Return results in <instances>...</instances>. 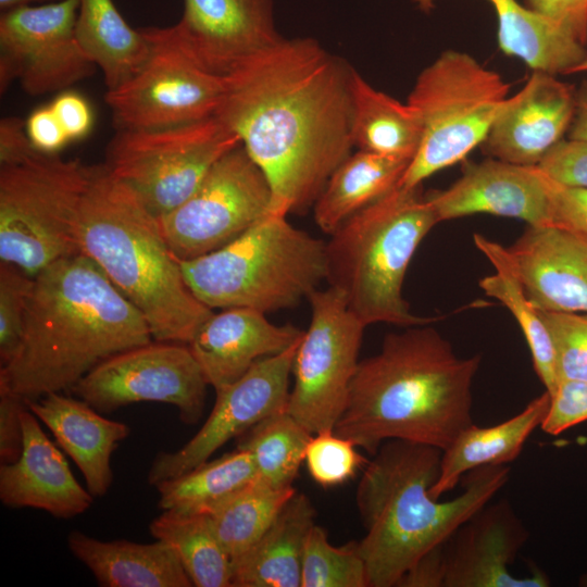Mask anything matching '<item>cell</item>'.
I'll return each mask as SVG.
<instances>
[{
	"label": "cell",
	"instance_id": "cell-1",
	"mask_svg": "<svg viewBox=\"0 0 587 587\" xmlns=\"http://www.w3.org/2000/svg\"><path fill=\"white\" fill-rule=\"evenodd\" d=\"M352 72L316 39L283 37L225 77L215 116L266 176L270 213L313 205L352 153Z\"/></svg>",
	"mask_w": 587,
	"mask_h": 587
},
{
	"label": "cell",
	"instance_id": "cell-2",
	"mask_svg": "<svg viewBox=\"0 0 587 587\" xmlns=\"http://www.w3.org/2000/svg\"><path fill=\"white\" fill-rule=\"evenodd\" d=\"M153 340L141 313L83 253L35 276L25 327L0 391L25 402L71 390L104 360Z\"/></svg>",
	"mask_w": 587,
	"mask_h": 587
},
{
	"label": "cell",
	"instance_id": "cell-3",
	"mask_svg": "<svg viewBox=\"0 0 587 587\" xmlns=\"http://www.w3.org/2000/svg\"><path fill=\"white\" fill-rule=\"evenodd\" d=\"M425 325L386 335L378 353L359 361L334 430L372 455L394 439L445 450L473 424L480 355L459 358Z\"/></svg>",
	"mask_w": 587,
	"mask_h": 587
},
{
	"label": "cell",
	"instance_id": "cell-4",
	"mask_svg": "<svg viewBox=\"0 0 587 587\" xmlns=\"http://www.w3.org/2000/svg\"><path fill=\"white\" fill-rule=\"evenodd\" d=\"M442 450L404 441L384 442L363 467L355 500L366 530L358 542L370 587H397L425 554L441 546L507 484L508 465L474 469L463 491L439 502L429 494Z\"/></svg>",
	"mask_w": 587,
	"mask_h": 587
},
{
	"label": "cell",
	"instance_id": "cell-5",
	"mask_svg": "<svg viewBox=\"0 0 587 587\" xmlns=\"http://www.w3.org/2000/svg\"><path fill=\"white\" fill-rule=\"evenodd\" d=\"M79 252L141 313L155 341L188 345L213 313L187 286L158 217L104 164L92 166L82 202Z\"/></svg>",
	"mask_w": 587,
	"mask_h": 587
},
{
	"label": "cell",
	"instance_id": "cell-6",
	"mask_svg": "<svg viewBox=\"0 0 587 587\" xmlns=\"http://www.w3.org/2000/svg\"><path fill=\"white\" fill-rule=\"evenodd\" d=\"M439 222L420 186L398 185L330 234L326 282L366 326L430 323L433 319L411 313L402 285L419 245Z\"/></svg>",
	"mask_w": 587,
	"mask_h": 587
},
{
	"label": "cell",
	"instance_id": "cell-7",
	"mask_svg": "<svg viewBox=\"0 0 587 587\" xmlns=\"http://www.w3.org/2000/svg\"><path fill=\"white\" fill-rule=\"evenodd\" d=\"M267 213L225 246L178 260L191 292L210 309L263 313L297 305L327 277L326 242Z\"/></svg>",
	"mask_w": 587,
	"mask_h": 587
},
{
	"label": "cell",
	"instance_id": "cell-8",
	"mask_svg": "<svg viewBox=\"0 0 587 587\" xmlns=\"http://www.w3.org/2000/svg\"><path fill=\"white\" fill-rule=\"evenodd\" d=\"M92 166L37 151L0 170V261L36 276L79 253V220Z\"/></svg>",
	"mask_w": 587,
	"mask_h": 587
},
{
	"label": "cell",
	"instance_id": "cell-9",
	"mask_svg": "<svg viewBox=\"0 0 587 587\" xmlns=\"http://www.w3.org/2000/svg\"><path fill=\"white\" fill-rule=\"evenodd\" d=\"M509 88L497 72L465 52L446 50L427 65L407 100L421 121L422 141L399 186L419 187L482 145Z\"/></svg>",
	"mask_w": 587,
	"mask_h": 587
},
{
	"label": "cell",
	"instance_id": "cell-10",
	"mask_svg": "<svg viewBox=\"0 0 587 587\" xmlns=\"http://www.w3.org/2000/svg\"><path fill=\"white\" fill-rule=\"evenodd\" d=\"M241 145L217 116L160 129H117L104 166L157 217L182 204L212 165Z\"/></svg>",
	"mask_w": 587,
	"mask_h": 587
},
{
	"label": "cell",
	"instance_id": "cell-11",
	"mask_svg": "<svg viewBox=\"0 0 587 587\" xmlns=\"http://www.w3.org/2000/svg\"><path fill=\"white\" fill-rule=\"evenodd\" d=\"M149 53L140 68L104 97L116 129H160L215 116L225 78L183 48L171 27L142 28Z\"/></svg>",
	"mask_w": 587,
	"mask_h": 587
},
{
	"label": "cell",
	"instance_id": "cell-12",
	"mask_svg": "<svg viewBox=\"0 0 587 587\" xmlns=\"http://www.w3.org/2000/svg\"><path fill=\"white\" fill-rule=\"evenodd\" d=\"M308 300L311 320L295 354L287 412L313 435L334 429L346 408L366 325L332 286Z\"/></svg>",
	"mask_w": 587,
	"mask_h": 587
},
{
	"label": "cell",
	"instance_id": "cell-13",
	"mask_svg": "<svg viewBox=\"0 0 587 587\" xmlns=\"http://www.w3.org/2000/svg\"><path fill=\"white\" fill-rule=\"evenodd\" d=\"M271 200L266 176L239 145L212 165L182 204L158 221L175 257L190 260L240 236L268 213Z\"/></svg>",
	"mask_w": 587,
	"mask_h": 587
},
{
	"label": "cell",
	"instance_id": "cell-14",
	"mask_svg": "<svg viewBox=\"0 0 587 587\" xmlns=\"http://www.w3.org/2000/svg\"><path fill=\"white\" fill-rule=\"evenodd\" d=\"M187 344L153 340L104 360L71 391L100 413L137 402L176 407L185 424L202 416L208 383Z\"/></svg>",
	"mask_w": 587,
	"mask_h": 587
},
{
	"label": "cell",
	"instance_id": "cell-15",
	"mask_svg": "<svg viewBox=\"0 0 587 587\" xmlns=\"http://www.w3.org/2000/svg\"><path fill=\"white\" fill-rule=\"evenodd\" d=\"M78 8L79 0H62L1 13V93L13 82L30 96L63 91L95 74L75 33Z\"/></svg>",
	"mask_w": 587,
	"mask_h": 587
},
{
	"label": "cell",
	"instance_id": "cell-16",
	"mask_svg": "<svg viewBox=\"0 0 587 587\" xmlns=\"http://www.w3.org/2000/svg\"><path fill=\"white\" fill-rule=\"evenodd\" d=\"M300 339L285 351L261 359L239 379L215 391L216 401L205 423L182 448L160 452L154 458L148 482L155 486L192 470L230 439L238 438L267 416L286 411Z\"/></svg>",
	"mask_w": 587,
	"mask_h": 587
},
{
	"label": "cell",
	"instance_id": "cell-17",
	"mask_svg": "<svg viewBox=\"0 0 587 587\" xmlns=\"http://www.w3.org/2000/svg\"><path fill=\"white\" fill-rule=\"evenodd\" d=\"M529 533L507 499L489 501L439 547L442 587H546L540 570L516 577L510 570Z\"/></svg>",
	"mask_w": 587,
	"mask_h": 587
},
{
	"label": "cell",
	"instance_id": "cell-18",
	"mask_svg": "<svg viewBox=\"0 0 587 587\" xmlns=\"http://www.w3.org/2000/svg\"><path fill=\"white\" fill-rule=\"evenodd\" d=\"M172 28L201 66L224 78L283 38L274 0H184L183 15Z\"/></svg>",
	"mask_w": 587,
	"mask_h": 587
},
{
	"label": "cell",
	"instance_id": "cell-19",
	"mask_svg": "<svg viewBox=\"0 0 587 587\" xmlns=\"http://www.w3.org/2000/svg\"><path fill=\"white\" fill-rule=\"evenodd\" d=\"M549 188L550 177L538 165L488 158L467 163L458 180L426 199L440 222L487 213L550 226Z\"/></svg>",
	"mask_w": 587,
	"mask_h": 587
},
{
	"label": "cell",
	"instance_id": "cell-20",
	"mask_svg": "<svg viewBox=\"0 0 587 587\" xmlns=\"http://www.w3.org/2000/svg\"><path fill=\"white\" fill-rule=\"evenodd\" d=\"M575 93L555 75L533 71L522 89L507 99L480 145L483 151L509 163L538 165L569 133Z\"/></svg>",
	"mask_w": 587,
	"mask_h": 587
},
{
	"label": "cell",
	"instance_id": "cell-21",
	"mask_svg": "<svg viewBox=\"0 0 587 587\" xmlns=\"http://www.w3.org/2000/svg\"><path fill=\"white\" fill-rule=\"evenodd\" d=\"M523 289L539 311L587 313V239L528 225L508 248Z\"/></svg>",
	"mask_w": 587,
	"mask_h": 587
},
{
	"label": "cell",
	"instance_id": "cell-22",
	"mask_svg": "<svg viewBox=\"0 0 587 587\" xmlns=\"http://www.w3.org/2000/svg\"><path fill=\"white\" fill-rule=\"evenodd\" d=\"M292 325H275L266 313L228 308L212 313L188 342L208 385L218 391L246 374L261 359L278 354L303 335Z\"/></svg>",
	"mask_w": 587,
	"mask_h": 587
},
{
	"label": "cell",
	"instance_id": "cell-23",
	"mask_svg": "<svg viewBox=\"0 0 587 587\" xmlns=\"http://www.w3.org/2000/svg\"><path fill=\"white\" fill-rule=\"evenodd\" d=\"M28 408L21 412L20 458L0 466V499L11 508H35L60 519L87 511L93 496L74 477L67 461Z\"/></svg>",
	"mask_w": 587,
	"mask_h": 587
},
{
	"label": "cell",
	"instance_id": "cell-24",
	"mask_svg": "<svg viewBox=\"0 0 587 587\" xmlns=\"http://www.w3.org/2000/svg\"><path fill=\"white\" fill-rule=\"evenodd\" d=\"M72 458L93 498L103 497L113 480L111 457L129 435L122 422L103 417L83 399L51 392L26 402Z\"/></svg>",
	"mask_w": 587,
	"mask_h": 587
},
{
	"label": "cell",
	"instance_id": "cell-25",
	"mask_svg": "<svg viewBox=\"0 0 587 587\" xmlns=\"http://www.w3.org/2000/svg\"><path fill=\"white\" fill-rule=\"evenodd\" d=\"M71 552L104 587L193 586L174 549L163 540L137 544L102 541L82 532L67 536Z\"/></svg>",
	"mask_w": 587,
	"mask_h": 587
},
{
	"label": "cell",
	"instance_id": "cell-26",
	"mask_svg": "<svg viewBox=\"0 0 587 587\" xmlns=\"http://www.w3.org/2000/svg\"><path fill=\"white\" fill-rule=\"evenodd\" d=\"M314 516L310 499L296 491L258 541L232 559V587H301L303 547Z\"/></svg>",
	"mask_w": 587,
	"mask_h": 587
},
{
	"label": "cell",
	"instance_id": "cell-27",
	"mask_svg": "<svg viewBox=\"0 0 587 587\" xmlns=\"http://www.w3.org/2000/svg\"><path fill=\"white\" fill-rule=\"evenodd\" d=\"M423 12L436 0H411ZM498 21L499 47L533 71L570 75L587 57L585 46L558 24L517 0H487Z\"/></svg>",
	"mask_w": 587,
	"mask_h": 587
},
{
	"label": "cell",
	"instance_id": "cell-28",
	"mask_svg": "<svg viewBox=\"0 0 587 587\" xmlns=\"http://www.w3.org/2000/svg\"><path fill=\"white\" fill-rule=\"evenodd\" d=\"M549 403L550 395L546 390L522 412L502 423L486 427L473 423L464 428L450 446L442 450L439 475L429 488V494L439 499L452 490L470 471L513 462L521 454L532 433L540 426Z\"/></svg>",
	"mask_w": 587,
	"mask_h": 587
},
{
	"label": "cell",
	"instance_id": "cell-29",
	"mask_svg": "<svg viewBox=\"0 0 587 587\" xmlns=\"http://www.w3.org/2000/svg\"><path fill=\"white\" fill-rule=\"evenodd\" d=\"M351 138L358 150L411 162L422 141V125L408 102L375 89L353 68Z\"/></svg>",
	"mask_w": 587,
	"mask_h": 587
},
{
	"label": "cell",
	"instance_id": "cell-30",
	"mask_svg": "<svg viewBox=\"0 0 587 587\" xmlns=\"http://www.w3.org/2000/svg\"><path fill=\"white\" fill-rule=\"evenodd\" d=\"M410 162L358 150L332 173L315 200L316 225L330 235L346 220L396 188Z\"/></svg>",
	"mask_w": 587,
	"mask_h": 587
},
{
	"label": "cell",
	"instance_id": "cell-31",
	"mask_svg": "<svg viewBox=\"0 0 587 587\" xmlns=\"http://www.w3.org/2000/svg\"><path fill=\"white\" fill-rule=\"evenodd\" d=\"M75 33L86 55L101 70L108 90L127 82L149 53L142 28L129 26L113 0H79Z\"/></svg>",
	"mask_w": 587,
	"mask_h": 587
},
{
	"label": "cell",
	"instance_id": "cell-32",
	"mask_svg": "<svg viewBox=\"0 0 587 587\" xmlns=\"http://www.w3.org/2000/svg\"><path fill=\"white\" fill-rule=\"evenodd\" d=\"M474 242L495 267L496 273L479 280L484 292L500 301L515 317L530 350L535 372L551 395L558 375L550 334L538 312L527 298L508 248L483 235L475 234Z\"/></svg>",
	"mask_w": 587,
	"mask_h": 587
},
{
	"label": "cell",
	"instance_id": "cell-33",
	"mask_svg": "<svg viewBox=\"0 0 587 587\" xmlns=\"http://www.w3.org/2000/svg\"><path fill=\"white\" fill-rule=\"evenodd\" d=\"M257 478L251 454L236 448L158 483L159 508L184 514H209Z\"/></svg>",
	"mask_w": 587,
	"mask_h": 587
},
{
	"label": "cell",
	"instance_id": "cell-34",
	"mask_svg": "<svg viewBox=\"0 0 587 587\" xmlns=\"http://www.w3.org/2000/svg\"><path fill=\"white\" fill-rule=\"evenodd\" d=\"M151 535L176 552L193 586L232 587V559L215 536L208 514L163 511Z\"/></svg>",
	"mask_w": 587,
	"mask_h": 587
},
{
	"label": "cell",
	"instance_id": "cell-35",
	"mask_svg": "<svg viewBox=\"0 0 587 587\" xmlns=\"http://www.w3.org/2000/svg\"><path fill=\"white\" fill-rule=\"evenodd\" d=\"M311 436L286 410L249 428L237 438L236 448L251 454L258 479L274 488H291Z\"/></svg>",
	"mask_w": 587,
	"mask_h": 587
},
{
	"label": "cell",
	"instance_id": "cell-36",
	"mask_svg": "<svg viewBox=\"0 0 587 587\" xmlns=\"http://www.w3.org/2000/svg\"><path fill=\"white\" fill-rule=\"evenodd\" d=\"M295 492L294 487L274 488L257 478L208 514L230 559L258 541Z\"/></svg>",
	"mask_w": 587,
	"mask_h": 587
},
{
	"label": "cell",
	"instance_id": "cell-37",
	"mask_svg": "<svg viewBox=\"0 0 587 587\" xmlns=\"http://www.w3.org/2000/svg\"><path fill=\"white\" fill-rule=\"evenodd\" d=\"M301 587H370L358 542L335 547L314 524L303 547Z\"/></svg>",
	"mask_w": 587,
	"mask_h": 587
},
{
	"label": "cell",
	"instance_id": "cell-38",
	"mask_svg": "<svg viewBox=\"0 0 587 587\" xmlns=\"http://www.w3.org/2000/svg\"><path fill=\"white\" fill-rule=\"evenodd\" d=\"M358 448L334 429L313 434L304 454L311 478L323 488L340 486L353 478L369 462Z\"/></svg>",
	"mask_w": 587,
	"mask_h": 587
},
{
	"label": "cell",
	"instance_id": "cell-39",
	"mask_svg": "<svg viewBox=\"0 0 587 587\" xmlns=\"http://www.w3.org/2000/svg\"><path fill=\"white\" fill-rule=\"evenodd\" d=\"M35 277L15 265L0 264V362L15 355L25 327Z\"/></svg>",
	"mask_w": 587,
	"mask_h": 587
},
{
	"label": "cell",
	"instance_id": "cell-40",
	"mask_svg": "<svg viewBox=\"0 0 587 587\" xmlns=\"http://www.w3.org/2000/svg\"><path fill=\"white\" fill-rule=\"evenodd\" d=\"M538 312L551 337L558 379L587 382V313Z\"/></svg>",
	"mask_w": 587,
	"mask_h": 587
},
{
	"label": "cell",
	"instance_id": "cell-41",
	"mask_svg": "<svg viewBox=\"0 0 587 587\" xmlns=\"http://www.w3.org/2000/svg\"><path fill=\"white\" fill-rule=\"evenodd\" d=\"M587 421V382L558 379L540 428L552 436Z\"/></svg>",
	"mask_w": 587,
	"mask_h": 587
},
{
	"label": "cell",
	"instance_id": "cell-42",
	"mask_svg": "<svg viewBox=\"0 0 587 587\" xmlns=\"http://www.w3.org/2000/svg\"><path fill=\"white\" fill-rule=\"evenodd\" d=\"M538 166L560 184L587 188V141L560 140Z\"/></svg>",
	"mask_w": 587,
	"mask_h": 587
},
{
	"label": "cell",
	"instance_id": "cell-43",
	"mask_svg": "<svg viewBox=\"0 0 587 587\" xmlns=\"http://www.w3.org/2000/svg\"><path fill=\"white\" fill-rule=\"evenodd\" d=\"M550 226L587 239V188L560 184L550 178Z\"/></svg>",
	"mask_w": 587,
	"mask_h": 587
},
{
	"label": "cell",
	"instance_id": "cell-44",
	"mask_svg": "<svg viewBox=\"0 0 587 587\" xmlns=\"http://www.w3.org/2000/svg\"><path fill=\"white\" fill-rule=\"evenodd\" d=\"M532 10L548 17L587 43V0H525Z\"/></svg>",
	"mask_w": 587,
	"mask_h": 587
},
{
	"label": "cell",
	"instance_id": "cell-45",
	"mask_svg": "<svg viewBox=\"0 0 587 587\" xmlns=\"http://www.w3.org/2000/svg\"><path fill=\"white\" fill-rule=\"evenodd\" d=\"M26 402L12 394L0 391V460L1 463L16 461L23 449L21 412Z\"/></svg>",
	"mask_w": 587,
	"mask_h": 587
},
{
	"label": "cell",
	"instance_id": "cell-46",
	"mask_svg": "<svg viewBox=\"0 0 587 587\" xmlns=\"http://www.w3.org/2000/svg\"><path fill=\"white\" fill-rule=\"evenodd\" d=\"M70 141L86 137L93 124L92 110L77 92L62 91L50 103Z\"/></svg>",
	"mask_w": 587,
	"mask_h": 587
},
{
	"label": "cell",
	"instance_id": "cell-47",
	"mask_svg": "<svg viewBox=\"0 0 587 587\" xmlns=\"http://www.w3.org/2000/svg\"><path fill=\"white\" fill-rule=\"evenodd\" d=\"M25 122L30 141L40 152L57 153L70 142L50 104L33 111Z\"/></svg>",
	"mask_w": 587,
	"mask_h": 587
},
{
	"label": "cell",
	"instance_id": "cell-48",
	"mask_svg": "<svg viewBox=\"0 0 587 587\" xmlns=\"http://www.w3.org/2000/svg\"><path fill=\"white\" fill-rule=\"evenodd\" d=\"M38 150L33 146L26 122L16 116L2 117L0 121V164L14 165L26 161Z\"/></svg>",
	"mask_w": 587,
	"mask_h": 587
},
{
	"label": "cell",
	"instance_id": "cell-49",
	"mask_svg": "<svg viewBox=\"0 0 587 587\" xmlns=\"http://www.w3.org/2000/svg\"><path fill=\"white\" fill-rule=\"evenodd\" d=\"M575 99V114L567 138L587 141V80L576 91Z\"/></svg>",
	"mask_w": 587,
	"mask_h": 587
},
{
	"label": "cell",
	"instance_id": "cell-50",
	"mask_svg": "<svg viewBox=\"0 0 587 587\" xmlns=\"http://www.w3.org/2000/svg\"><path fill=\"white\" fill-rule=\"evenodd\" d=\"M62 0H0V9L1 12L9 11L12 9L21 8V7H28L34 3H51V2H58Z\"/></svg>",
	"mask_w": 587,
	"mask_h": 587
},
{
	"label": "cell",
	"instance_id": "cell-51",
	"mask_svg": "<svg viewBox=\"0 0 587 587\" xmlns=\"http://www.w3.org/2000/svg\"><path fill=\"white\" fill-rule=\"evenodd\" d=\"M587 72V57L584 59V61L577 65L571 74H577V73H584Z\"/></svg>",
	"mask_w": 587,
	"mask_h": 587
}]
</instances>
